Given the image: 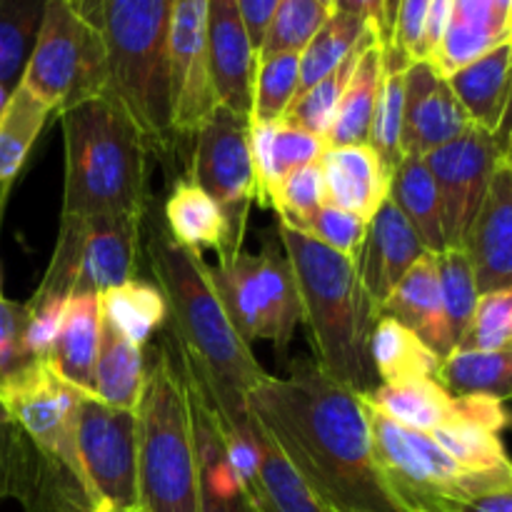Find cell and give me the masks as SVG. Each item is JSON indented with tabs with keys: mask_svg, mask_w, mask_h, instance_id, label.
<instances>
[{
	"mask_svg": "<svg viewBox=\"0 0 512 512\" xmlns=\"http://www.w3.org/2000/svg\"><path fill=\"white\" fill-rule=\"evenodd\" d=\"M435 383L443 385L453 398L490 395L508 400L512 393V350L480 353L455 348L448 358H443Z\"/></svg>",
	"mask_w": 512,
	"mask_h": 512,
	"instance_id": "obj_35",
	"label": "cell"
},
{
	"mask_svg": "<svg viewBox=\"0 0 512 512\" xmlns=\"http://www.w3.org/2000/svg\"><path fill=\"white\" fill-rule=\"evenodd\" d=\"M135 415L138 512H200L188 385L168 343L145 370L143 395Z\"/></svg>",
	"mask_w": 512,
	"mask_h": 512,
	"instance_id": "obj_6",
	"label": "cell"
},
{
	"mask_svg": "<svg viewBox=\"0 0 512 512\" xmlns=\"http://www.w3.org/2000/svg\"><path fill=\"white\" fill-rule=\"evenodd\" d=\"M318 3L323 5L325 10H330V13H333V3H335V0H318Z\"/></svg>",
	"mask_w": 512,
	"mask_h": 512,
	"instance_id": "obj_57",
	"label": "cell"
},
{
	"mask_svg": "<svg viewBox=\"0 0 512 512\" xmlns=\"http://www.w3.org/2000/svg\"><path fill=\"white\" fill-rule=\"evenodd\" d=\"M388 198L403 213V218L413 225V230L430 253H443L448 248L443 235L440 195L435 188L433 173L423 158H403V163L395 168L393 180H390Z\"/></svg>",
	"mask_w": 512,
	"mask_h": 512,
	"instance_id": "obj_32",
	"label": "cell"
},
{
	"mask_svg": "<svg viewBox=\"0 0 512 512\" xmlns=\"http://www.w3.org/2000/svg\"><path fill=\"white\" fill-rule=\"evenodd\" d=\"M208 0H173L168 40L173 135H195L218 108L208 68Z\"/></svg>",
	"mask_w": 512,
	"mask_h": 512,
	"instance_id": "obj_13",
	"label": "cell"
},
{
	"mask_svg": "<svg viewBox=\"0 0 512 512\" xmlns=\"http://www.w3.org/2000/svg\"><path fill=\"white\" fill-rule=\"evenodd\" d=\"M100 315L125 340L143 348L168 318V303L158 285L130 278L100 295Z\"/></svg>",
	"mask_w": 512,
	"mask_h": 512,
	"instance_id": "obj_34",
	"label": "cell"
},
{
	"mask_svg": "<svg viewBox=\"0 0 512 512\" xmlns=\"http://www.w3.org/2000/svg\"><path fill=\"white\" fill-rule=\"evenodd\" d=\"M323 205L325 200V183L323 170L318 163L303 165V168L293 170L283 183L278 185V193L273 198V210L278 213L280 223L290 225V228L300 230Z\"/></svg>",
	"mask_w": 512,
	"mask_h": 512,
	"instance_id": "obj_45",
	"label": "cell"
},
{
	"mask_svg": "<svg viewBox=\"0 0 512 512\" xmlns=\"http://www.w3.org/2000/svg\"><path fill=\"white\" fill-rule=\"evenodd\" d=\"M180 363V360H178ZM183 368V365H180ZM193 420L195 460H198V505L200 512H258L248 490L230 465L223 443L218 413L198 380L183 368Z\"/></svg>",
	"mask_w": 512,
	"mask_h": 512,
	"instance_id": "obj_17",
	"label": "cell"
},
{
	"mask_svg": "<svg viewBox=\"0 0 512 512\" xmlns=\"http://www.w3.org/2000/svg\"><path fill=\"white\" fill-rule=\"evenodd\" d=\"M0 298H3V293H0Z\"/></svg>",
	"mask_w": 512,
	"mask_h": 512,
	"instance_id": "obj_59",
	"label": "cell"
},
{
	"mask_svg": "<svg viewBox=\"0 0 512 512\" xmlns=\"http://www.w3.org/2000/svg\"><path fill=\"white\" fill-rule=\"evenodd\" d=\"M8 95H10V90H5L3 85H0V110L5 108V100H8Z\"/></svg>",
	"mask_w": 512,
	"mask_h": 512,
	"instance_id": "obj_56",
	"label": "cell"
},
{
	"mask_svg": "<svg viewBox=\"0 0 512 512\" xmlns=\"http://www.w3.org/2000/svg\"><path fill=\"white\" fill-rule=\"evenodd\" d=\"M53 115L58 113L25 85L18 83L10 90L5 108L0 110V185L13 183L28 160L30 148Z\"/></svg>",
	"mask_w": 512,
	"mask_h": 512,
	"instance_id": "obj_33",
	"label": "cell"
},
{
	"mask_svg": "<svg viewBox=\"0 0 512 512\" xmlns=\"http://www.w3.org/2000/svg\"><path fill=\"white\" fill-rule=\"evenodd\" d=\"M413 60L405 58L390 45H383V80H380L378 103L373 110L368 145L378 153L385 168L395 173L403 163V148H400V133H403V75Z\"/></svg>",
	"mask_w": 512,
	"mask_h": 512,
	"instance_id": "obj_36",
	"label": "cell"
},
{
	"mask_svg": "<svg viewBox=\"0 0 512 512\" xmlns=\"http://www.w3.org/2000/svg\"><path fill=\"white\" fill-rule=\"evenodd\" d=\"M430 438L450 455L458 465L468 470H493L510 465L503 438L490 430L473 425H445L430 433Z\"/></svg>",
	"mask_w": 512,
	"mask_h": 512,
	"instance_id": "obj_44",
	"label": "cell"
},
{
	"mask_svg": "<svg viewBox=\"0 0 512 512\" xmlns=\"http://www.w3.org/2000/svg\"><path fill=\"white\" fill-rule=\"evenodd\" d=\"M235 3H238L240 18H243L245 30H248L250 43H253L255 53H258L265 30H268V23L280 0H235Z\"/></svg>",
	"mask_w": 512,
	"mask_h": 512,
	"instance_id": "obj_52",
	"label": "cell"
},
{
	"mask_svg": "<svg viewBox=\"0 0 512 512\" xmlns=\"http://www.w3.org/2000/svg\"><path fill=\"white\" fill-rule=\"evenodd\" d=\"M380 315L398 320L400 325L418 335L433 353L448 358L453 353L448 323H445L443 295H440V278L435 253H425L408 273L400 278L393 293L380 305Z\"/></svg>",
	"mask_w": 512,
	"mask_h": 512,
	"instance_id": "obj_21",
	"label": "cell"
},
{
	"mask_svg": "<svg viewBox=\"0 0 512 512\" xmlns=\"http://www.w3.org/2000/svg\"><path fill=\"white\" fill-rule=\"evenodd\" d=\"M470 265L478 295L495 290H512V168L505 163L495 173L468 243Z\"/></svg>",
	"mask_w": 512,
	"mask_h": 512,
	"instance_id": "obj_18",
	"label": "cell"
},
{
	"mask_svg": "<svg viewBox=\"0 0 512 512\" xmlns=\"http://www.w3.org/2000/svg\"><path fill=\"white\" fill-rule=\"evenodd\" d=\"M330 143L320 135L275 120V123H253L250 120V155L255 173V203L273 208L278 185L293 170L318 163Z\"/></svg>",
	"mask_w": 512,
	"mask_h": 512,
	"instance_id": "obj_22",
	"label": "cell"
},
{
	"mask_svg": "<svg viewBox=\"0 0 512 512\" xmlns=\"http://www.w3.org/2000/svg\"><path fill=\"white\" fill-rule=\"evenodd\" d=\"M45 0H0V85L13 90L33 50Z\"/></svg>",
	"mask_w": 512,
	"mask_h": 512,
	"instance_id": "obj_39",
	"label": "cell"
},
{
	"mask_svg": "<svg viewBox=\"0 0 512 512\" xmlns=\"http://www.w3.org/2000/svg\"><path fill=\"white\" fill-rule=\"evenodd\" d=\"M395 10H398V0H385V23H388V33L390 35H393Z\"/></svg>",
	"mask_w": 512,
	"mask_h": 512,
	"instance_id": "obj_55",
	"label": "cell"
},
{
	"mask_svg": "<svg viewBox=\"0 0 512 512\" xmlns=\"http://www.w3.org/2000/svg\"><path fill=\"white\" fill-rule=\"evenodd\" d=\"M250 413L268 430L305 488L328 512H403L385 485L358 393L310 360L250 390Z\"/></svg>",
	"mask_w": 512,
	"mask_h": 512,
	"instance_id": "obj_1",
	"label": "cell"
},
{
	"mask_svg": "<svg viewBox=\"0 0 512 512\" xmlns=\"http://www.w3.org/2000/svg\"><path fill=\"white\" fill-rule=\"evenodd\" d=\"M453 3L455 0H430L418 60H430L435 55V50H438L440 40L445 35V28H448L450 18H453Z\"/></svg>",
	"mask_w": 512,
	"mask_h": 512,
	"instance_id": "obj_50",
	"label": "cell"
},
{
	"mask_svg": "<svg viewBox=\"0 0 512 512\" xmlns=\"http://www.w3.org/2000/svg\"><path fill=\"white\" fill-rule=\"evenodd\" d=\"M100 343V295H70L65 310L63 330H60L48 363L55 373L78 388L80 393L93 395L95 358Z\"/></svg>",
	"mask_w": 512,
	"mask_h": 512,
	"instance_id": "obj_26",
	"label": "cell"
},
{
	"mask_svg": "<svg viewBox=\"0 0 512 512\" xmlns=\"http://www.w3.org/2000/svg\"><path fill=\"white\" fill-rule=\"evenodd\" d=\"M458 348L503 353L512 348V290L480 295Z\"/></svg>",
	"mask_w": 512,
	"mask_h": 512,
	"instance_id": "obj_43",
	"label": "cell"
},
{
	"mask_svg": "<svg viewBox=\"0 0 512 512\" xmlns=\"http://www.w3.org/2000/svg\"><path fill=\"white\" fill-rule=\"evenodd\" d=\"M333 13L353 15L378 33L380 43H390L388 23H385V0H335Z\"/></svg>",
	"mask_w": 512,
	"mask_h": 512,
	"instance_id": "obj_51",
	"label": "cell"
},
{
	"mask_svg": "<svg viewBox=\"0 0 512 512\" xmlns=\"http://www.w3.org/2000/svg\"><path fill=\"white\" fill-rule=\"evenodd\" d=\"M100 33L108 95L133 115L150 145H168L170 15L173 0H70Z\"/></svg>",
	"mask_w": 512,
	"mask_h": 512,
	"instance_id": "obj_5",
	"label": "cell"
},
{
	"mask_svg": "<svg viewBox=\"0 0 512 512\" xmlns=\"http://www.w3.org/2000/svg\"><path fill=\"white\" fill-rule=\"evenodd\" d=\"M10 453H13V423L0 408V503L10 498Z\"/></svg>",
	"mask_w": 512,
	"mask_h": 512,
	"instance_id": "obj_53",
	"label": "cell"
},
{
	"mask_svg": "<svg viewBox=\"0 0 512 512\" xmlns=\"http://www.w3.org/2000/svg\"><path fill=\"white\" fill-rule=\"evenodd\" d=\"M365 230H368V223L363 218H358V215L345 213V210L333 208V205H323L300 228V233L310 235L313 240L323 243L325 248L355 260L360 255V248H363Z\"/></svg>",
	"mask_w": 512,
	"mask_h": 512,
	"instance_id": "obj_46",
	"label": "cell"
},
{
	"mask_svg": "<svg viewBox=\"0 0 512 512\" xmlns=\"http://www.w3.org/2000/svg\"><path fill=\"white\" fill-rule=\"evenodd\" d=\"M205 33H208V68L215 100L223 108L250 118L258 53L250 43L238 3L235 0H208Z\"/></svg>",
	"mask_w": 512,
	"mask_h": 512,
	"instance_id": "obj_16",
	"label": "cell"
},
{
	"mask_svg": "<svg viewBox=\"0 0 512 512\" xmlns=\"http://www.w3.org/2000/svg\"><path fill=\"white\" fill-rule=\"evenodd\" d=\"M70 298L60 295H38L25 303L28 310V323H25V348L35 360H48L55 348L60 330H63L65 310Z\"/></svg>",
	"mask_w": 512,
	"mask_h": 512,
	"instance_id": "obj_47",
	"label": "cell"
},
{
	"mask_svg": "<svg viewBox=\"0 0 512 512\" xmlns=\"http://www.w3.org/2000/svg\"><path fill=\"white\" fill-rule=\"evenodd\" d=\"M430 0H398L393 20V35H390V48L403 53L408 60H418L420 40H423L425 15H428Z\"/></svg>",
	"mask_w": 512,
	"mask_h": 512,
	"instance_id": "obj_49",
	"label": "cell"
},
{
	"mask_svg": "<svg viewBox=\"0 0 512 512\" xmlns=\"http://www.w3.org/2000/svg\"><path fill=\"white\" fill-rule=\"evenodd\" d=\"M470 128L468 113L438 68L430 60H413L403 75L400 148L405 158H425Z\"/></svg>",
	"mask_w": 512,
	"mask_h": 512,
	"instance_id": "obj_15",
	"label": "cell"
},
{
	"mask_svg": "<svg viewBox=\"0 0 512 512\" xmlns=\"http://www.w3.org/2000/svg\"><path fill=\"white\" fill-rule=\"evenodd\" d=\"M320 170L328 205L358 215L365 223L388 200L393 173L368 143L330 145L320 158Z\"/></svg>",
	"mask_w": 512,
	"mask_h": 512,
	"instance_id": "obj_20",
	"label": "cell"
},
{
	"mask_svg": "<svg viewBox=\"0 0 512 512\" xmlns=\"http://www.w3.org/2000/svg\"><path fill=\"white\" fill-rule=\"evenodd\" d=\"M375 40H380L378 33H375L373 28L365 30V35L358 40V45L350 50L348 58H345L333 73L325 75L320 83H315L313 88L295 95L293 103L288 105V110H285V115L280 120H285V123L295 125V128H303L308 130V133L320 135V138L328 140L330 125H333L335 113H338V105H340V98H343L345 85H348L350 75H353L363 50L368 48L370 43H375Z\"/></svg>",
	"mask_w": 512,
	"mask_h": 512,
	"instance_id": "obj_37",
	"label": "cell"
},
{
	"mask_svg": "<svg viewBox=\"0 0 512 512\" xmlns=\"http://www.w3.org/2000/svg\"><path fill=\"white\" fill-rule=\"evenodd\" d=\"M193 180L220 208L225 220V248L218 263L243 253L248 215L255 203V173L250 155V118L233 110H213L195 133Z\"/></svg>",
	"mask_w": 512,
	"mask_h": 512,
	"instance_id": "obj_9",
	"label": "cell"
},
{
	"mask_svg": "<svg viewBox=\"0 0 512 512\" xmlns=\"http://www.w3.org/2000/svg\"><path fill=\"white\" fill-rule=\"evenodd\" d=\"M300 53H278L258 60L253 88V123H275L298 95Z\"/></svg>",
	"mask_w": 512,
	"mask_h": 512,
	"instance_id": "obj_41",
	"label": "cell"
},
{
	"mask_svg": "<svg viewBox=\"0 0 512 512\" xmlns=\"http://www.w3.org/2000/svg\"><path fill=\"white\" fill-rule=\"evenodd\" d=\"M100 512H120V510H100Z\"/></svg>",
	"mask_w": 512,
	"mask_h": 512,
	"instance_id": "obj_58",
	"label": "cell"
},
{
	"mask_svg": "<svg viewBox=\"0 0 512 512\" xmlns=\"http://www.w3.org/2000/svg\"><path fill=\"white\" fill-rule=\"evenodd\" d=\"M140 220L143 215H60L58 233L70 240L75 253L73 295H103L105 290L133 278L138 263Z\"/></svg>",
	"mask_w": 512,
	"mask_h": 512,
	"instance_id": "obj_14",
	"label": "cell"
},
{
	"mask_svg": "<svg viewBox=\"0 0 512 512\" xmlns=\"http://www.w3.org/2000/svg\"><path fill=\"white\" fill-rule=\"evenodd\" d=\"M250 433L258 448V473L248 488L258 512H328L313 498L293 465L285 460L268 430L250 413Z\"/></svg>",
	"mask_w": 512,
	"mask_h": 512,
	"instance_id": "obj_27",
	"label": "cell"
},
{
	"mask_svg": "<svg viewBox=\"0 0 512 512\" xmlns=\"http://www.w3.org/2000/svg\"><path fill=\"white\" fill-rule=\"evenodd\" d=\"M65 143V218L143 215L148 203L150 143L113 95L83 100L60 113Z\"/></svg>",
	"mask_w": 512,
	"mask_h": 512,
	"instance_id": "obj_4",
	"label": "cell"
},
{
	"mask_svg": "<svg viewBox=\"0 0 512 512\" xmlns=\"http://www.w3.org/2000/svg\"><path fill=\"white\" fill-rule=\"evenodd\" d=\"M18 83L58 115L108 93L103 40L70 0H45L33 50Z\"/></svg>",
	"mask_w": 512,
	"mask_h": 512,
	"instance_id": "obj_8",
	"label": "cell"
},
{
	"mask_svg": "<svg viewBox=\"0 0 512 512\" xmlns=\"http://www.w3.org/2000/svg\"><path fill=\"white\" fill-rule=\"evenodd\" d=\"M430 253L413 230V225L403 218L393 200H385L378 213L370 218L368 230H365L363 248L355 258L358 275L363 280L365 290L378 305L393 293L395 285L400 283L405 273Z\"/></svg>",
	"mask_w": 512,
	"mask_h": 512,
	"instance_id": "obj_19",
	"label": "cell"
},
{
	"mask_svg": "<svg viewBox=\"0 0 512 512\" xmlns=\"http://www.w3.org/2000/svg\"><path fill=\"white\" fill-rule=\"evenodd\" d=\"M75 448L95 510L138 512V415L83 395Z\"/></svg>",
	"mask_w": 512,
	"mask_h": 512,
	"instance_id": "obj_10",
	"label": "cell"
},
{
	"mask_svg": "<svg viewBox=\"0 0 512 512\" xmlns=\"http://www.w3.org/2000/svg\"><path fill=\"white\" fill-rule=\"evenodd\" d=\"M460 512H512V490L480 495L460 505Z\"/></svg>",
	"mask_w": 512,
	"mask_h": 512,
	"instance_id": "obj_54",
	"label": "cell"
},
{
	"mask_svg": "<svg viewBox=\"0 0 512 512\" xmlns=\"http://www.w3.org/2000/svg\"><path fill=\"white\" fill-rule=\"evenodd\" d=\"M165 225L173 243L203 255V250L223 253L225 248V220L220 208L208 198L203 188L185 175L170 190L165 200Z\"/></svg>",
	"mask_w": 512,
	"mask_h": 512,
	"instance_id": "obj_29",
	"label": "cell"
},
{
	"mask_svg": "<svg viewBox=\"0 0 512 512\" xmlns=\"http://www.w3.org/2000/svg\"><path fill=\"white\" fill-rule=\"evenodd\" d=\"M148 253L173 318L180 365L198 380L220 415L248 408L250 390L268 373L230 323L203 255L180 248L163 228L153 230Z\"/></svg>",
	"mask_w": 512,
	"mask_h": 512,
	"instance_id": "obj_2",
	"label": "cell"
},
{
	"mask_svg": "<svg viewBox=\"0 0 512 512\" xmlns=\"http://www.w3.org/2000/svg\"><path fill=\"white\" fill-rule=\"evenodd\" d=\"M360 400L383 418L415 433L430 435L445 425H458V400L430 378L378 383L370 393L360 395Z\"/></svg>",
	"mask_w": 512,
	"mask_h": 512,
	"instance_id": "obj_24",
	"label": "cell"
},
{
	"mask_svg": "<svg viewBox=\"0 0 512 512\" xmlns=\"http://www.w3.org/2000/svg\"><path fill=\"white\" fill-rule=\"evenodd\" d=\"M368 28L370 25L353 18V15L330 13V18L325 20L323 28L313 35V40H310V43L305 45L303 53H300L298 95L305 93L308 88H313L315 83H320L325 75L333 73V70L348 58V53L358 45V40L363 38Z\"/></svg>",
	"mask_w": 512,
	"mask_h": 512,
	"instance_id": "obj_38",
	"label": "cell"
},
{
	"mask_svg": "<svg viewBox=\"0 0 512 512\" xmlns=\"http://www.w3.org/2000/svg\"><path fill=\"white\" fill-rule=\"evenodd\" d=\"M328 18L330 10L318 0H280L258 48V60L278 53H303Z\"/></svg>",
	"mask_w": 512,
	"mask_h": 512,
	"instance_id": "obj_42",
	"label": "cell"
},
{
	"mask_svg": "<svg viewBox=\"0 0 512 512\" xmlns=\"http://www.w3.org/2000/svg\"><path fill=\"white\" fill-rule=\"evenodd\" d=\"M83 395L65 383L48 360H33L0 388V408L25 438L83 473L75 448V415Z\"/></svg>",
	"mask_w": 512,
	"mask_h": 512,
	"instance_id": "obj_12",
	"label": "cell"
},
{
	"mask_svg": "<svg viewBox=\"0 0 512 512\" xmlns=\"http://www.w3.org/2000/svg\"><path fill=\"white\" fill-rule=\"evenodd\" d=\"M370 363L380 383H400L415 378L435 380L443 358L398 320L380 315L370 338Z\"/></svg>",
	"mask_w": 512,
	"mask_h": 512,
	"instance_id": "obj_31",
	"label": "cell"
},
{
	"mask_svg": "<svg viewBox=\"0 0 512 512\" xmlns=\"http://www.w3.org/2000/svg\"><path fill=\"white\" fill-rule=\"evenodd\" d=\"M280 243L298 285L303 320L318 355L315 365L353 393H370L375 388L370 338L380 305L365 290L358 265L285 223H280Z\"/></svg>",
	"mask_w": 512,
	"mask_h": 512,
	"instance_id": "obj_3",
	"label": "cell"
},
{
	"mask_svg": "<svg viewBox=\"0 0 512 512\" xmlns=\"http://www.w3.org/2000/svg\"><path fill=\"white\" fill-rule=\"evenodd\" d=\"M145 385L143 348L125 340L100 315V343L95 358L93 395L120 410H138Z\"/></svg>",
	"mask_w": 512,
	"mask_h": 512,
	"instance_id": "obj_28",
	"label": "cell"
},
{
	"mask_svg": "<svg viewBox=\"0 0 512 512\" xmlns=\"http://www.w3.org/2000/svg\"><path fill=\"white\" fill-rule=\"evenodd\" d=\"M435 263H438L445 323H448L453 348H458L480 298L475 288L473 265H470L468 250L463 248H445L443 253H435Z\"/></svg>",
	"mask_w": 512,
	"mask_h": 512,
	"instance_id": "obj_40",
	"label": "cell"
},
{
	"mask_svg": "<svg viewBox=\"0 0 512 512\" xmlns=\"http://www.w3.org/2000/svg\"><path fill=\"white\" fill-rule=\"evenodd\" d=\"M423 160L433 173L440 195L445 245L465 250L475 215L495 173L510 163L508 120L500 125L498 133H485L473 125L453 143L433 150Z\"/></svg>",
	"mask_w": 512,
	"mask_h": 512,
	"instance_id": "obj_11",
	"label": "cell"
},
{
	"mask_svg": "<svg viewBox=\"0 0 512 512\" xmlns=\"http://www.w3.org/2000/svg\"><path fill=\"white\" fill-rule=\"evenodd\" d=\"M25 323H28L25 303H10L0 298V388L35 360L25 348Z\"/></svg>",
	"mask_w": 512,
	"mask_h": 512,
	"instance_id": "obj_48",
	"label": "cell"
},
{
	"mask_svg": "<svg viewBox=\"0 0 512 512\" xmlns=\"http://www.w3.org/2000/svg\"><path fill=\"white\" fill-rule=\"evenodd\" d=\"M510 55L512 40L495 45L478 60L448 75V85L470 123L485 133H498L510 108Z\"/></svg>",
	"mask_w": 512,
	"mask_h": 512,
	"instance_id": "obj_23",
	"label": "cell"
},
{
	"mask_svg": "<svg viewBox=\"0 0 512 512\" xmlns=\"http://www.w3.org/2000/svg\"><path fill=\"white\" fill-rule=\"evenodd\" d=\"M365 405V403H363ZM375 460L403 512H460L480 495L512 490V468L468 470L428 433H415L365 405Z\"/></svg>",
	"mask_w": 512,
	"mask_h": 512,
	"instance_id": "obj_7",
	"label": "cell"
},
{
	"mask_svg": "<svg viewBox=\"0 0 512 512\" xmlns=\"http://www.w3.org/2000/svg\"><path fill=\"white\" fill-rule=\"evenodd\" d=\"M250 268H253L255 295H258L260 310H263L265 340L273 343L280 353H285L295 328L303 320V305H300L298 285H295L288 255L285 250L280 253L270 240H265L260 253H250Z\"/></svg>",
	"mask_w": 512,
	"mask_h": 512,
	"instance_id": "obj_25",
	"label": "cell"
},
{
	"mask_svg": "<svg viewBox=\"0 0 512 512\" xmlns=\"http://www.w3.org/2000/svg\"><path fill=\"white\" fill-rule=\"evenodd\" d=\"M380 80H383V43L375 40L363 50L348 85H345L338 113H335L333 125H330V145L368 143L373 110L380 93Z\"/></svg>",
	"mask_w": 512,
	"mask_h": 512,
	"instance_id": "obj_30",
	"label": "cell"
}]
</instances>
